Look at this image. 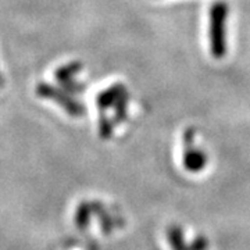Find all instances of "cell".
<instances>
[{"label": "cell", "mask_w": 250, "mask_h": 250, "mask_svg": "<svg viewBox=\"0 0 250 250\" xmlns=\"http://www.w3.org/2000/svg\"><path fill=\"white\" fill-rule=\"evenodd\" d=\"M36 96L42 99L52 100L56 104H59L60 107L68 113L70 116L80 117L85 113V107L82 106V103L78 102L75 98H72L68 95V92L60 89L57 86H54L52 83H46V82H39L35 88Z\"/></svg>", "instance_id": "6da1fadb"}, {"label": "cell", "mask_w": 250, "mask_h": 250, "mask_svg": "<svg viewBox=\"0 0 250 250\" xmlns=\"http://www.w3.org/2000/svg\"><path fill=\"white\" fill-rule=\"evenodd\" d=\"M0 85H1V75H0Z\"/></svg>", "instance_id": "277c9868"}, {"label": "cell", "mask_w": 250, "mask_h": 250, "mask_svg": "<svg viewBox=\"0 0 250 250\" xmlns=\"http://www.w3.org/2000/svg\"><path fill=\"white\" fill-rule=\"evenodd\" d=\"M225 18H227V7L225 4H214L211 11V21H210V43H211V53L215 57H221L225 53Z\"/></svg>", "instance_id": "7a4b0ae2"}, {"label": "cell", "mask_w": 250, "mask_h": 250, "mask_svg": "<svg viewBox=\"0 0 250 250\" xmlns=\"http://www.w3.org/2000/svg\"><path fill=\"white\" fill-rule=\"evenodd\" d=\"M81 70H82V62H70L56 70L54 78L65 89V92H71L75 95V93H80L85 89L83 85H81L80 82L75 81V77Z\"/></svg>", "instance_id": "3957f363"}]
</instances>
